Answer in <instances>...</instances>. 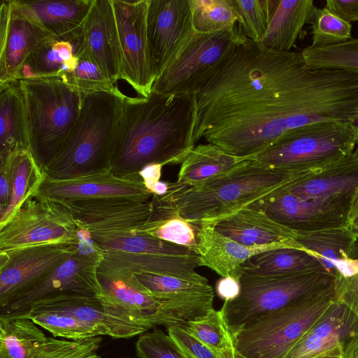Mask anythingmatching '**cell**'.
Here are the masks:
<instances>
[{"instance_id": "8", "label": "cell", "mask_w": 358, "mask_h": 358, "mask_svg": "<svg viewBox=\"0 0 358 358\" xmlns=\"http://www.w3.org/2000/svg\"><path fill=\"white\" fill-rule=\"evenodd\" d=\"M239 282V295L221 308L232 335L269 313L334 287L336 278L327 271L271 276L243 272Z\"/></svg>"}, {"instance_id": "3", "label": "cell", "mask_w": 358, "mask_h": 358, "mask_svg": "<svg viewBox=\"0 0 358 358\" xmlns=\"http://www.w3.org/2000/svg\"><path fill=\"white\" fill-rule=\"evenodd\" d=\"M308 173L273 169L245 159L198 185L158 197L195 225L213 224Z\"/></svg>"}, {"instance_id": "22", "label": "cell", "mask_w": 358, "mask_h": 358, "mask_svg": "<svg viewBox=\"0 0 358 358\" xmlns=\"http://www.w3.org/2000/svg\"><path fill=\"white\" fill-rule=\"evenodd\" d=\"M197 239L199 266L210 268L222 278L230 277L238 281L243 264L252 257L273 249L292 248L279 243L243 245L221 234L208 222L199 225Z\"/></svg>"}, {"instance_id": "11", "label": "cell", "mask_w": 358, "mask_h": 358, "mask_svg": "<svg viewBox=\"0 0 358 358\" xmlns=\"http://www.w3.org/2000/svg\"><path fill=\"white\" fill-rule=\"evenodd\" d=\"M354 192L327 197H298L281 187L246 208L260 210L295 231H312L347 226Z\"/></svg>"}, {"instance_id": "27", "label": "cell", "mask_w": 358, "mask_h": 358, "mask_svg": "<svg viewBox=\"0 0 358 358\" xmlns=\"http://www.w3.org/2000/svg\"><path fill=\"white\" fill-rule=\"evenodd\" d=\"M358 188V157L352 154L282 186L298 197L330 196L353 193Z\"/></svg>"}, {"instance_id": "25", "label": "cell", "mask_w": 358, "mask_h": 358, "mask_svg": "<svg viewBox=\"0 0 358 358\" xmlns=\"http://www.w3.org/2000/svg\"><path fill=\"white\" fill-rule=\"evenodd\" d=\"M221 234L246 245L279 243L304 249L295 241L296 232L263 212L245 208L211 224Z\"/></svg>"}, {"instance_id": "13", "label": "cell", "mask_w": 358, "mask_h": 358, "mask_svg": "<svg viewBox=\"0 0 358 358\" xmlns=\"http://www.w3.org/2000/svg\"><path fill=\"white\" fill-rule=\"evenodd\" d=\"M55 202L77 227L90 232L97 242L134 234L149 219L153 210L152 199L141 201L109 197Z\"/></svg>"}, {"instance_id": "7", "label": "cell", "mask_w": 358, "mask_h": 358, "mask_svg": "<svg viewBox=\"0 0 358 358\" xmlns=\"http://www.w3.org/2000/svg\"><path fill=\"white\" fill-rule=\"evenodd\" d=\"M335 299V285L269 313L233 335L245 358H285Z\"/></svg>"}, {"instance_id": "19", "label": "cell", "mask_w": 358, "mask_h": 358, "mask_svg": "<svg viewBox=\"0 0 358 358\" xmlns=\"http://www.w3.org/2000/svg\"><path fill=\"white\" fill-rule=\"evenodd\" d=\"M80 38L78 50L115 84L120 79V50L112 0H93Z\"/></svg>"}, {"instance_id": "55", "label": "cell", "mask_w": 358, "mask_h": 358, "mask_svg": "<svg viewBox=\"0 0 358 358\" xmlns=\"http://www.w3.org/2000/svg\"><path fill=\"white\" fill-rule=\"evenodd\" d=\"M341 358H358V339L352 342L343 352Z\"/></svg>"}, {"instance_id": "52", "label": "cell", "mask_w": 358, "mask_h": 358, "mask_svg": "<svg viewBox=\"0 0 358 358\" xmlns=\"http://www.w3.org/2000/svg\"><path fill=\"white\" fill-rule=\"evenodd\" d=\"M163 166L161 164H150L139 171L138 174L150 192L153 185L160 180Z\"/></svg>"}, {"instance_id": "42", "label": "cell", "mask_w": 358, "mask_h": 358, "mask_svg": "<svg viewBox=\"0 0 358 358\" xmlns=\"http://www.w3.org/2000/svg\"><path fill=\"white\" fill-rule=\"evenodd\" d=\"M97 243L103 250L163 255H190L196 254L187 247L135 233L114 237Z\"/></svg>"}, {"instance_id": "1", "label": "cell", "mask_w": 358, "mask_h": 358, "mask_svg": "<svg viewBox=\"0 0 358 358\" xmlns=\"http://www.w3.org/2000/svg\"><path fill=\"white\" fill-rule=\"evenodd\" d=\"M193 143L249 159L285 132L318 122H350L358 76L308 66L301 52H279L241 36L195 92Z\"/></svg>"}, {"instance_id": "4", "label": "cell", "mask_w": 358, "mask_h": 358, "mask_svg": "<svg viewBox=\"0 0 358 358\" xmlns=\"http://www.w3.org/2000/svg\"><path fill=\"white\" fill-rule=\"evenodd\" d=\"M125 95L113 90L85 92L68 138L45 170L52 180H68L111 171L115 135Z\"/></svg>"}, {"instance_id": "47", "label": "cell", "mask_w": 358, "mask_h": 358, "mask_svg": "<svg viewBox=\"0 0 358 358\" xmlns=\"http://www.w3.org/2000/svg\"><path fill=\"white\" fill-rule=\"evenodd\" d=\"M167 332L192 358H220L215 352L194 338L182 327H169Z\"/></svg>"}, {"instance_id": "31", "label": "cell", "mask_w": 358, "mask_h": 358, "mask_svg": "<svg viewBox=\"0 0 358 358\" xmlns=\"http://www.w3.org/2000/svg\"><path fill=\"white\" fill-rule=\"evenodd\" d=\"M77 44L52 36L26 60L19 78H64L77 66Z\"/></svg>"}, {"instance_id": "48", "label": "cell", "mask_w": 358, "mask_h": 358, "mask_svg": "<svg viewBox=\"0 0 358 358\" xmlns=\"http://www.w3.org/2000/svg\"><path fill=\"white\" fill-rule=\"evenodd\" d=\"M335 299L347 305L358 317V277L336 278Z\"/></svg>"}, {"instance_id": "2", "label": "cell", "mask_w": 358, "mask_h": 358, "mask_svg": "<svg viewBox=\"0 0 358 358\" xmlns=\"http://www.w3.org/2000/svg\"><path fill=\"white\" fill-rule=\"evenodd\" d=\"M194 94L125 96L114 138L111 172L138 175L150 164H180L195 147Z\"/></svg>"}, {"instance_id": "12", "label": "cell", "mask_w": 358, "mask_h": 358, "mask_svg": "<svg viewBox=\"0 0 358 358\" xmlns=\"http://www.w3.org/2000/svg\"><path fill=\"white\" fill-rule=\"evenodd\" d=\"M120 50V79L141 96L152 92L156 76L147 36L149 0H112Z\"/></svg>"}, {"instance_id": "14", "label": "cell", "mask_w": 358, "mask_h": 358, "mask_svg": "<svg viewBox=\"0 0 358 358\" xmlns=\"http://www.w3.org/2000/svg\"><path fill=\"white\" fill-rule=\"evenodd\" d=\"M101 262V259L78 250L52 271L13 295L0 307V315L24 313L40 300L59 294L101 295L97 275Z\"/></svg>"}, {"instance_id": "15", "label": "cell", "mask_w": 358, "mask_h": 358, "mask_svg": "<svg viewBox=\"0 0 358 358\" xmlns=\"http://www.w3.org/2000/svg\"><path fill=\"white\" fill-rule=\"evenodd\" d=\"M194 31L189 0H149L147 36L156 78L176 59Z\"/></svg>"}, {"instance_id": "49", "label": "cell", "mask_w": 358, "mask_h": 358, "mask_svg": "<svg viewBox=\"0 0 358 358\" xmlns=\"http://www.w3.org/2000/svg\"><path fill=\"white\" fill-rule=\"evenodd\" d=\"M325 8L345 22L358 21V0H327Z\"/></svg>"}, {"instance_id": "10", "label": "cell", "mask_w": 358, "mask_h": 358, "mask_svg": "<svg viewBox=\"0 0 358 358\" xmlns=\"http://www.w3.org/2000/svg\"><path fill=\"white\" fill-rule=\"evenodd\" d=\"M76 232L71 217L36 191L0 225V252L40 243L76 242Z\"/></svg>"}, {"instance_id": "44", "label": "cell", "mask_w": 358, "mask_h": 358, "mask_svg": "<svg viewBox=\"0 0 358 358\" xmlns=\"http://www.w3.org/2000/svg\"><path fill=\"white\" fill-rule=\"evenodd\" d=\"M101 341V336L80 341L47 337L31 358H95Z\"/></svg>"}, {"instance_id": "18", "label": "cell", "mask_w": 358, "mask_h": 358, "mask_svg": "<svg viewBox=\"0 0 358 358\" xmlns=\"http://www.w3.org/2000/svg\"><path fill=\"white\" fill-rule=\"evenodd\" d=\"M37 192L55 201L109 197L149 201L152 197L139 174L122 176L111 171L68 180L45 176Z\"/></svg>"}, {"instance_id": "30", "label": "cell", "mask_w": 358, "mask_h": 358, "mask_svg": "<svg viewBox=\"0 0 358 358\" xmlns=\"http://www.w3.org/2000/svg\"><path fill=\"white\" fill-rule=\"evenodd\" d=\"M244 159L230 155L210 143L196 145L180 164L178 179L170 182L168 192L198 185Z\"/></svg>"}, {"instance_id": "29", "label": "cell", "mask_w": 358, "mask_h": 358, "mask_svg": "<svg viewBox=\"0 0 358 358\" xmlns=\"http://www.w3.org/2000/svg\"><path fill=\"white\" fill-rule=\"evenodd\" d=\"M26 149L29 148L20 80L0 83V159Z\"/></svg>"}, {"instance_id": "53", "label": "cell", "mask_w": 358, "mask_h": 358, "mask_svg": "<svg viewBox=\"0 0 358 358\" xmlns=\"http://www.w3.org/2000/svg\"><path fill=\"white\" fill-rule=\"evenodd\" d=\"M347 227L352 230L358 228V188L355 191L350 202Z\"/></svg>"}, {"instance_id": "6", "label": "cell", "mask_w": 358, "mask_h": 358, "mask_svg": "<svg viewBox=\"0 0 358 358\" xmlns=\"http://www.w3.org/2000/svg\"><path fill=\"white\" fill-rule=\"evenodd\" d=\"M356 142V129L351 123L318 122L285 132L271 146L249 159L273 169L313 172L352 154Z\"/></svg>"}, {"instance_id": "20", "label": "cell", "mask_w": 358, "mask_h": 358, "mask_svg": "<svg viewBox=\"0 0 358 358\" xmlns=\"http://www.w3.org/2000/svg\"><path fill=\"white\" fill-rule=\"evenodd\" d=\"M358 339V317L344 303L332 301L285 358H310Z\"/></svg>"}, {"instance_id": "50", "label": "cell", "mask_w": 358, "mask_h": 358, "mask_svg": "<svg viewBox=\"0 0 358 358\" xmlns=\"http://www.w3.org/2000/svg\"><path fill=\"white\" fill-rule=\"evenodd\" d=\"M0 210L8 205L11 196L13 171L10 155L0 159Z\"/></svg>"}, {"instance_id": "38", "label": "cell", "mask_w": 358, "mask_h": 358, "mask_svg": "<svg viewBox=\"0 0 358 358\" xmlns=\"http://www.w3.org/2000/svg\"><path fill=\"white\" fill-rule=\"evenodd\" d=\"M131 278L150 294L162 301L214 292L208 282L172 275L143 273L134 274Z\"/></svg>"}, {"instance_id": "57", "label": "cell", "mask_w": 358, "mask_h": 358, "mask_svg": "<svg viewBox=\"0 0 358 358\" xmlns=\"http://www.w3.org/2000/svg\"><path fill=\"white\" fill-rule=\"evenodd\" d=\"M351 124L355 127L357 132V142L355 150L353 152V155L358 157V112L356 114L354 120L351 122Z\"/></svg>"}, {"instance_id": "60", "label": "cell", "mask_w": 358, "mask_h": 358, "mask_svg": "<svg viewBox=\"0 0 358 358\" xmlns=\"http://www.w3.org/2000/svg\"><path fill=\"white\" fill-rule=\"evenodd\" d=\"M95 358H101L99 355H97Z\"/></svg>"}, {"instance_id": "40", "label": "cell", "mask_w": 358, "mask_h": 358, "mask_svg": "<svg viewBox=\"0 0 358 358\" xmlns=\"http://www.w3.org/2000/svg\"><path fill=\"white\" fill-rule=\"evenodd\" d=\"M279 0H232L238 28L243 36L259 43L264 35Z\"/></svg>"}, {"instance_id": "37", "label": "cell", "mask_w": 358, "mask_h": 358, "mask_svg": "<svg viewBox=\"0 0 358 358\" xmlns=\"http://www.w3.org/2000/svg\"><path fill=\"white\" fill-rule=\"evenodd\" d=\"M195 31H233L238 17L232 0H189Z\"/></svg>"}, {"instance_id": "23", "label": "cell", "mask_w": 358, "mask_h": 358, "mask_svg": "<svg viewBox=\"0 0 358 358\" xmlns=\"http://www.w3.org/2000/svg\"><path fill=\"white\" fill-rule=\"evenodd\" d=\"M295 241L313 255L336 279L358 273L356 255L358 238L345 227L312 231H295Z\"/></svg>"}, {"instance_id": "39", "label": "cell", "mask_w": 358, "mask_h": 358, "mask_svg": "<svg viewBox=\"0 0 358 358\" xmlns=\"http://www.w3.org/2000/svg\"><path fill=\"white\" fill-rule=\"evenodd\" d=\"M301 52L312 68L339 69L358 75V38L327 46L309 45Z\"/></svg>"}, {"instance_id": "41", "label": "cell", "mask_w": 358, "mask_h": 358, "mask_svg": "<svg viewBox=\"0 0 358 358\" xmlns=\"http://www.w3.org/2000/svg\"><path fill=\"white\" fill-rule=\"evenodd\" d=\"M17 315L31 319L39 327L50 332L55 338L80 341L103 336L98 327L62 313H38Z\"/></svg>"}, {"instance_id": "35", "label": "cell", "mask_w": 358, "mask_h": 358, "mask_svg": "<svg viewBox=\"0 0 358 358\" xmlns=\"http://www.w3.org/2000/svg\"><path fill=\"white\" fill-rule=\"evenodd\" d=\"M10 155L13 171L11 196L7 207L0 210V225L13 215L27 197L38 190L45 176L29 149L20 150Z\"/></svg>"}, {"instance_id": "33", "label": "cell", "mask_w": 358, "mask_h": 358, "mask_svg": "<svg viewBox=\"0 0 358 358\" xmlns=\"http://www.w3.org/2000/svg\"><path fill=\"white\" fill-rule=\"evenodd\" d=\"M242 271L262 276L327 271L318 259L306 250L289 247L270 250L252 257L243 264Z\"/></svg>"}, {"instance_id": "24", "label": "cell", "mask_w": 358, "mask_h": 358, "mask_svg": "<svg viewBox=\"0 0 358 358\" xmlns=\"http://www.w3.org/2000/svg\"><path fill=\"white\" fill-rule=\"evenodd\" d=\"M17 6L50 36L73 42L83 27L93 0H14Z\"/></svg>"}, {"instance_id": "34", "label": "cell", "mask_w": 358, "mask_h": 358, "mask_svg": "<svg viewBox=\"0 0 358 358\" xmlns=\"http://www.w3.org/2000/svg\"><path fill=\"white\" fill-rule=\"evenodd\" d=\"M31 319L0 315V358H31L46 339Z\"/></svg>"}, {"instance_id": "32", "label": "cell", "mask_w": 358, "mask_h": 358, "mask_svg": "<svg viewBox=\"0 0 358 358\" xmlns=\"http://www.w3.org/2000/svg\"><path fill=\"white\" fill-rule=\"evenodd\" d=\"M152 202L151 215L134 233L187 247L196 254L199 226L182 217L176 209L161 201L157 196L152 195Z\"/></svg>"}, {"instance_id": "9", "label": "cell", "mask_w": 358, "mask_h": 358, "mask_svg": "<svg viewBox=\"0 0 358 358\" xmlns=\"http://www.w3.org/2000/svg\"><path fill=\"white\" fill-rule=\"evenodd\" d=\"M233 31H194L176 59L155 79L152 92L164 94H194L240 38Z\"/></svg>"}, {"instance_id": "17", "label": "cell", "mask_w": 358, "mask_h": 358, "mask_svg": "<svg viewBox=\"0 0 358 358\" xmlns=\"http://www.w3.org/2000/svg\"><path fill=\"white\" fill-rule=\"evenodd\" d=\"M38 313H58L73 317L98 327L103 336L113 338H129L152 329L120 315L113 308L104 303L99 296L56 294L40 300L20 315Z\"/></svg>"}, {"instance_id": "59", "label": "cell", "mask_w": 358, "mask_h": 358, "mask_svg": "<svg viewBox=\"0 0 358 358\" xmlns=\"http://www.w3.org/2000/svg\"><path fill=\"white\" fill-rule=\"evenodd\" d=\"M352 231L355 234V236L358 238V228L352 229Z\"/></svg>"}, {"instance_id": "56", "label": "cell", "mask_w": 358, "mask_h": 358, "mask_svg": "<svg viewBox=\"0 0 358 358\" xmlns=\"http://www.w3.org/2000/svg\"><path fill=\"white\" fill-rule=\"evenodd\" d=\"M341 350L340 348H336L326 353H323L310 358H341Z\"/></svg>"}, {"instance_id": "43", "label": "cell", "mask_w": 358, "mask_h": 358, "mask_svg": "<svg viewBox=\"0 0 358 358\" xmlns=\"http://www.w3.org/2000/svg\"><path fill=\"white\" fill-rule=\"evenodd\" d=\"M312 43L320 47L341 43L351 39L352 25L329 12L316 8L310 22Z\"/></svg>"}, {"instance_id": "61", "label": "cell", "mask_w": 358, "mask_h": 358, "mask_svg": "<svg viewBox=\"0 0 358 358\" xmlns=\"http://www.w3.org/2000/svg\"><path fill=\"white\" fill-rule=\"evenodd\" d=\"M356 275L358 277V273H357V275Z\"/></svg>"}, {"instance_id": "54", "label": "cell", "mask_w": 358, "mask_h": 358, "mask_svg": "<svg viewBox=\"0 0 358 358\" xmlns=\"http://www.w3.org/2000/svg\"><path fill=\"white\" fill-rule=\"evenodd\" d=\"M169 187L170 182L159 180L153 185L150 192L152 195L163 196L168 193Z\"/></svg>"}, {"instance_id": "26", "label": "cell", "mask_w": 358, "mask_h": 358, "mask_svg": "<svg viewBox=\"0 0 358 358\" xmlns=\"http://www.w3.org/2000/svg\"><path fill=\"white\" fill-rule=\"evenodd\" d=\"M49 37L50 34L12 0L8 33L0 45V83L18 80L26 60Z\"/></svg>"}, {"instance_id": "58", "label": "cell", "mask_w": 358, "mask_h": 358, "mask_svg": "<svg viewBox=\"0 0 358 358\" xmlns=\"http://www.w3.org/2000/svg\"><path fill=\"white\" fill-rule=\"evenodd\" d=\"M220 358H245V357L240 355L236 349L231 351V352L228 353L227 355L224 356L223 357Z\"/></svg>"}, {"instance_id": "5", "label": "cell", "mask_w": 358, "mask_h": 358, "mask_svg": "<svg viewBox=\"0 0 358 358\" xmlns=\"http://www.w3.org/2000/svg\"><path fill=\"white\" fill-rule=\"evenodd\" d=\"M19 80L24 98L29 148L45 172L75 125L85 92L61 77Z\"/></svg>"}, {"instance_id": "36", "label": "cell", "mask_w": 358, "mask_h": 358, "mask_svg": "<svg viewBox=\"0 0 358 358\" xmlns=\"http://www.w3.org/2000/svg\"><path fill=\"white\" fill-rule=\"evenodd\" d=\"M182 327L220 357L235 350L234 337L222 309L216 310L212 308L201 318Z\"/></svg>"}, {"instance_id": "21", "label": "cell", "mask_w": 358, "mask_h": 358, "mask_svg": "<svg viewBox=\"0 0 358 358\" xmlns=\"http://www.w3.org/2000/svg\"><path fill=\"white\" fill-rule=\"evenodd\" d=\"M197 266L199 257L196 254L163 255L104 250L97 274L112 278L128 279L134 274L148 273L208 282L206 278L195 271Z\"/></svg>"}, {"instance_id": "45", "label": "cell", "mask_w": 358, "mask_h": 358, "mask_svg": "<svg viewBox=\"0 0 358 358\" xmlns=\"http://www.w3.org/2000/svg\"><path fill=\"white\" fill-rule=\"evenodd\" d=\"M77 56L78 60L76 67L64 78L69 83L83 92L113 90L117 87L101 69L78 48Z\"/></svg>"}, {"instance_id": "46", "label": "cell", "mask_w": 358, "mask_h": 358, "mask_svg": "<svg viewBox=\"0 0 358 358\" xmlns=\"http://www.w3.org/2000/svg\"><path fill=\"white\" fill-rule=\"evenodd\" d=\"M136 352L139 358H192L159 329L141 334L136 343Z\"/></svg>"}, {"instance_id": "51", "label": "cell", "mask_w": 358, "mask_h": 358, "mask_svg": "<svg viewBox=\"0 0 358 358\" xmlns=\"http://www.w3.org/2000/svg\"><path fill=\"white\" fill-rule=\"evenodd\" d=\"M240 291V282L233 278H222L216 284L217 294L224 301L236 299L239 295Z\"/></svg>"}, {"instance_id": "16", "label": "cell", "mask_w": 358, "mask_h": 358, "mask_svg": "<svg viewBox=\"0 0 358 358\" xmlns=\"http://www.w3.org/2000/svg\"><path fill=\"white\" fill-rule=\"evenodd\" d=\"M77 250L76 242H52L0 252V307Z\"/></svg>"}, {"instance_id": "28", "label": "cell", "mask_w": 358, "mask_h": 358, "mask_svg": "<svg viewBox=\"0 0 358 358\" xmlns=\"http://www.w3.org/2000/svg\"><path fill=\"white\" fill-rule=\"evenodd\" d=\"M317 7L312 0H279L273 15L259 44L265 48L288 52L305 34Z\"/></svg>"}]
</instances>
